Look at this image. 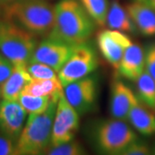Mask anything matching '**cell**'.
I'll list each match as a JSON object with an SVG mask.
<instances>
[{
    "instance_id": "6da1fadb",
    "label": "cell",
    "mask_w": 155,
    "mask_h": 155,
    "mask_svg": "<svg viewBox=\"0 0 155 155\" xmlns=\"http://www.w3.org/2000/svg\"><path fill=\"white\" fill-rule=\"evenodd\" d=\"M54 25L48 37L77 46L87 42L94 33L96 22L80 1L61 0L54 6Z\"/></svg>"
},
{
    "instance_id": "7a4b0ae2",
    "label": "cell",
    "mask_w": 155,
    "mask_h": 155,
    "mask_svg": "<svg viewBox=\"0 0 155 155\" xmlns=\"http://www.w3.org/2000/svg\"><path fill=\"white\" fill-rule=\"evenodd\" d=\"M4 18L35 36H48L54 25L55 11L47 0H17L5 5Z\"/></svg>"
},
{
    "instance_id": "3957f363",
    "label": "cell",
    "mask_w": 155,
    "mask_h": 155,
    "mask_svg": "<svg viewBox=\"0 0 155 155\" xmlns=\"http://www.w3.org/2000/svg\"><path fill=\"white\" fill-rule=\"evenodd\" d=\"M57 103L52 102L42 113L29 114L17 140V154H44L51 143V135Z\"/></svg>"
},
{
    "instance_id": "277c9868",
    "label": "cell",
    "mask_w": 155,
    "mask_h": 155,
    "mask_svg": "<svg viewBox=\"0 0 155 155\" xmlns=\"http://www.w3.org/2000/svg\"><path fill=\"white\" fill-rule=\"evenodd\" d=\"M38 44L35 35L15 22L0 20V53L15 65H28Z\"/></svg>"
},
{
    "instance_id": "5b68a950",
    "label": "cell",
    "mask_w": 155,
    "mask_h": 155,
    "mask_svg": "<svg viewBox=\"0 0 155 155\" xmlns=\"http://www.w3.org/2000/svg\"><path fill=\"white\" fill-rule=\"evenodd\" d=\"M97 149L105 154H122L138 136L126 121L116 118L97 122L91 132Z\"/></svg>"
},
{
    "instance_id": "8992f818",
    "label": "cell",
    "mask_w": 155,
    "mask_h": 155,
    "mask_svg": "<svg viewBox=\"0 0 155 155\" xmlns=\"http://www.w3.org/2000/svg\"><path fill=\"white\" fill-rule=\"evenodd\" d=\"M98 67V59L92 46L84 42L75 46L72 55L65 63L58 77L63 86L89 76Z\"/></svg>"
},
{
    "instance_id": "52a82bcc",
    "label": "cell",
    "mask_w": 155,
    "mask_h": 155,
    "mask_svg": "<svg viewBox=\"0 0 155 155\" xmlns=\"http://www.w3.org/2000/svg\"><path fill=\"white\" fill-rule=\"evenodd\" d=\"M79 116L63 93L56 106L50 146H58L74 139L79 127Z\"/></svg>"
},
{
    "instance_id": "ba28073f",
    "label": "cell",
    "mask_w": 155,
    "mask_h": 155,
    "mask_svg": "<svg viewBox=\"0 0 155 155\" xmlns=\"http://www.w3.org/2000/svg\"><path fill=\"white\" fill-rule=\"evenodd\" d=\"M98 83L94 76H86L64 86V96L79 115L93 110L98 96Z\"/></svg>"
},
{
    "instance_id": "9c48e42d",
    "label": "cell",
    "mask_w": 155,
    "mask_h": 155,
    "mask_svg": "<svg viewBox=\"0 0 155 155\" xmlns=\"http://www.w3.org/2000/svg\"><path fill=\"white\" fill-rule=\"evenodd\" d=\"M75 46L47 37L37 44L28 63H42L59 72L72 55Z\"/></svg>"
},
{
    "instance_id": "30bf717a",
    "label": "cell",
    "mask_w": 155,
    "mask_h": 155,
    "mask_svg": "<svg viewBox=\"0 0 155 155\" xmlns=\"http://www.w3.org/2000/svg\"><path fill=\"white\" fill-rule=\"evenodd\" d=\"M131 42L132 41L127 35L115 29H104L97 35V43L100 53L116 70L125 49Z\"/></svg>"
},
{
    "instance_id": "8fae6325",
    "label": "cell",
    "mask_w": 155,
    "mask_h": 155,
    "mask_svg": "<svg viewBox=\"0 0 155 155\" xmlns=\"http://www.w3.org/2000/svg\"><path fill=\"white\" fill-rule=\"evenodd\" d=\"M27 116V112L17 100L0 102V132L17 141Z\"/></svg>"
},
{
    "instance_id": "7c38bea8",
    "label": "cell",
    "mask_w": 155,
    "mask_h": 155,
    "mask_svg": "<svg viewBox=\"0 0 155 155\" xmlns=\"http://www.w3.org/2000/svg\"><path fill=\"white\" fill-rule=\"evenodd\" d=\"M138 99L131 88L119 79L111 84L110 111L113 118L127 121L129 111Z\"/></svg>"
},
{
    "instance_id": "4fadbf2b",
    "label": "cell",
    "mask_w": 155,
    "mask_h": 155,
    "mask_svg": "<svg viewBox=\"0 0 155 155\" xmlns=\"http://www.w3.org/2000/svg\"><path fill=\"white\" fill-rule=\"evenodd\" d=\"M122 77L135 81L145 71V51L139 44L131 42L125 49L117 69Z\"/></svg>"
},
{
    "instance_id": "5bb4252c",
    "label": "cell",
    "mask_w": 155,
    "mask_h": 155,
    "mask_svg": "<svg viewBox=\"0 0 155 155\" xmlns=\"http://www.w3.org/2000/svg\"><path fill=\"white\" fill-rule=\"evenodd\" d=\"M126 9L140 33L145 36L155 35V11L153 9L139 0L127 5Z\"/></svg>"
},
{
    "instance_id": "9a60e30c",
    "label": "cell",
    "mask_w": 155,
    "mask_h": 155,
    "mask_svg": "<svg viewBox=\"0 0 155 155\" xmlns=\"http://www.w3.org/2000/svg\"><path fill=\"white\" fill-rule=\"evenodd\" d=\"M32 80L27 65H15L10 76L0 85L1 97L7 100H18L26 85Z\"/></svg>"
},
{
    "instance_id": "2e32d148",
    "label": "cell",
    "mask_w": 155,
    "mask_h": 155,
    "mask_svg": "<svg viewBox=\"0 0 155 155\" xmlns=\"http://www.w3.org/2000/svg\"><path fill=\"white\" fill-rule=\"evenodd\" d=\"M127 121L133 127L143 135L155 134V113L137 99L129 111Z\"/></svg>"
},
{
    "instance_id": "e0dca14e",
    "label": "cell",
    "mask_w": 155,
    "mask_h": 155,
    "mask_svg": "<svg viewBox=\"0 0 155 155\" xmlns=\"http://www.w3.org/2000/svg\"><path fill=\"white\" fill-rule=\"evenodd\" d=\"M106 25L110 29L127 33H135L137 28L129 16L127 9L123 8L118 0H112L109 6Z\"/></svg>"
},
{
    "instance_id": "ac0fdd59",
    "label": "cell",
    "mask_w": 155,
    "mask_h": 155,
    "mask_svg": "<svg viewBox=\"0 0 155 155\" xmlns=\"http://www.w3.org/2000/svg\"><path fill=\"white\" fill-rule=\"evenodd\" d=\"M23 92L40 97H48L52 101L58 103L59 99L64 93V86L62 85L59 78H32V80L24 88Z\"/></svg>"
},
{
    "instance_id": "d6986e66",
    "label": "cell",
    "mask_w": 155,
    "mask_h": 155,
    "mask_svg": "<svg viewBox=\"0 0 155 155\" xmlns=\"http://www.w3.org/2000/svg\"><path fill=\"white\" fill-rule=\"evenodd\" d=\"M134 82L139 101L155 113V80L144 71Z\"/></svg>"
},
{
    "instance_id": "ffe728a7",
    "label": "cell",
    "mask_w": 155,
    "mask_h": 155,
    "mask_svg": "<svg viewBox=\"0 0 155 155\" xmlns=\"http://www.w3.org/2000/svg\"><path fill=\"white\" fill-rule=\"evenodd\" d=\"M28 114H38L46 111L51 104L52 100L48 97H40L22 91L17 100Z\"/></svg>"
},
{
    "instance_id": "44dd1931",
    "label": "cell",
    "mask_w": 155,
    "mask_h": 155,
    "mask_svg": "<svg viewBox=\"0 0 155 155\" xmlns=\"http://www.w3.org/2000/svg\"><path fill=\"white\" fill-rule=\"evenodd\" d=\"M97 25L104 27L109 11L108 0H79Z\"/></svg>"
},
{
    "instance_id": "7402d4cb",
    "label": "cell",
    "mask_w": 155,
    "mask_h": 155,
    "mask_svg": "<svg viewBox=\"0 0 155 155\" xmlns=\"http://www.w3.org/2000/svg\"><path fill=\"white\" fill-rule=\"evenodd\" d=\"M45 154L48 155H82L86 153L84 147L74 139L58 146H50L45 151Z\"/></svg>"
},
{
    "instance_id": "603a6c76",
    "label": "cell",
    "mask_w": 155,
    "mask_h": 155,
    "mask_svg": "<svg viewBox=\"0 0 155 155\" xmlns=\"http://www.w3.org/2000/svg\"><path fill=\"white\" fill-rule=\"evenodd\" d=\"M27 69L32 78L37 79H54L59 78L58 72L48 65L42 63H28Z\"/></svg>"
},
{
    "instance_id": "cb8c5ba5",
    "label": "cell",
    "mask_w": 155,
    "mask_h": 155,
    "mask_svg": "<svg viewBox=\"0 0 155 155\" xmlns=\"http://www.w3.org/2000/svg\"><path fill=\"white\" fill-rule=\"evenodd\" d=\"M145 71L155 80V42L150 43L145 50Z\"/></svg>"
},
{
    "instance_id": "d4e9b609",
    "label": "cell",
    "mask_w": 155,
    "mask_h": 155,
    "mask_svg": "<svg viewBox=\"0 0 155 155\" xmlns=\"http://www.w3.org/2000/svg\"><path fill=\"white\" fill-rule=\"evenodd\" d=\"M151 153L149 146L144 141L134 140L122 152L123 155H147Z\"/></svg>"
},
{
    "instance_id": "484cf974",
    "label": "cell",
    "mask_w": 155,
    "mask_h": 155,
    "mask_svg": "<svg viewBox=\"0 0 155 155\" xmlns=\"http://www.w3.org/2000/svg\"><path fill=\"white\" fill-rule=\"evenodd\" d=\"M17 154V141L0 132V155Z\"/></svg>"
},
{
    "instance_id": "4316f807",
    "label": "cell",
    "mask_w": 155,
    "mask_h": 155,
    "mask_svg": "<svg viewBox=\"0 0 155 155\" xmlns=\"http://www.w3.org/2000/svg\"><path fill=\"white\" fill-rule=\"evenodd\" d=\"M14 65L9 61L5 56L0 53V85L10 76L13 70Z\"/></svg>"
},
{
    "instance_id": "83f0119b",
    "label": "cell",
    "mask_w": 155,
    "mask_h": 155,
    "mask_svg": "<svg viewBox=\"0 0 155 155\" xmlns=\"http://www.w3.org/2000/svg\"><path fill=\"white\" fill-rule=\"evenodd\" d=\"M142 2H144L145 4H147V5L150 6L152 9H153L155 11V0H143Z\"/></svg>"
},
{
    "instance_id": "f1b7e54d",
    "label": "cell",
    "mask_w": 155,
    "mask_h": 155,
    "mask_svg": "<svg viewBox=\"0 0 155 155\" xmlns=\"http://www.w3.org/2000/svg\"><path fill=\"white\" fill-rule=\"evenodd\" d=\"M15 1H17V0H0V4L5 6L7 5H10L11 3L15 2Z\"/></svg>"
},
{
    "instance_id": "f546056e",
    "label": "cell",
    "mask_w": 155,
    "mask_h": 155,
    "mask_svg": "<svg viewBox=\"0 0 155 155\" xmlns=\"http://www.w3.org/2000/svg\"><path fill=\"white\" fill-rule=\"evenodd\" d=\"M0 97H1V89H0Z\"/></svg>"
},
{
    "instance_id": "4dcf8cb0",
    "label": "cell",
    "mask_w": 155,
    "mask_h": 155,
    "mask_svg": "<svg viewBox=\"0 0 155 155\" xmlns=\"http://www.w3.org/2000/svg\"><path fill=\"white\" fill-rule=\"evenodd\" d=\"M139 1H143V0H139Z\"/></svg>"
},
{
    "instance_id": "1f68e13d",
    "label": "cell",
    "mask_w": 155,
    "mask_h": 155,
    "mask_svg": "<svg viewBox=\"0 0 155 155\" xmlns=\"http://www.w3.org/2000/svg\"><path fill=\"white\" fill-rule=\"evenodd\" d=\"M154 152H155V151H154Z\"/></svg>"
}]
</instances>
